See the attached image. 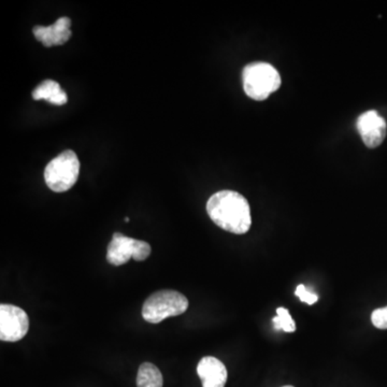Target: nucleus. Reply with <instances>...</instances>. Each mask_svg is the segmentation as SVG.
<instances>
[{"mask_svg":"<svg viewBox=\"0 0 387 387\" xmlns=\"http://www.w3.org/2000/svg\"><path fill=\"white\" fill-rule=\"evenodd\" d=\"M210 219L226 231L244 235L252 225L251 208L246 197L234 190H221L207 202Z\"/></svg>","mask_w":387,"mask_h":387,"instance_id":"f257e3e1","label":"nucleus"},{"mask_svg":"<svg viewBox=\"0 0 387 387\" xmlns=\"http://www.w3.org/2000/svg\"><path fill=\"white\" fill-rule=\"evenodd\" d=\"M242 82L246 95L261 102L277 92L282 85L279 71L268 62H256L246 65L242 70Z\"/></svg>","mask_w":387,"mask_h":387,"instance_id":"f03ea898","label":"nucleus"},{"mask_svg":"<svg viewBox=\"0 0 387 387\" xmlns=\"http://www.w3.org/2000/svg\"><path fill=\"white\" fill-rule=\"evenodd\" d=\"M188 300L183 294L173 290H160L151 295L142 307V317L148 323L158 324L168 317L183 315Z\"/></svg>","mask_w":387,"mask_h":387,"instance_id":"7ed1b4c3","label":"nucleus"},{"mask_svg":"<svg viewBox=\"0 0 387 387\" xmlns=\"http://www.w3.org/2000/svg\"><path fill=\"white\" fill-rule=\"evenodd\" d=\"M79 173L80 162L77 154L71 150L64 151L45 167V183L53 192H67L77 183Z\"/></svg>","mask_w":387,"mask_h":387,"instance_id":"20e7f679","label":"nucleus"},{"mask_svg":"<svg viewBox=\"0 0 387 387\" xmlns=\"http://www.w3.org/2000/svg\"><path fill=\"white\" fill-rule=\"evenodd\" d=\"M152 252L150 244L141 240L127 237L121 232L113 234L112 240L107 249V261L113 266H122L129 259L143 261Z\"/></svg>","mask_w":387,"mask_h":387,"instance_id":"39448f33","label":"nucleus"},{"mask_svg":"<svg viewBox=\"0 0 387 387\" xmlns=\"http://www.w3.org/2000/svg\"><path fill=\"white\" fill-rule=\"evenodd\" d=\"M28 329V315L24 310L13 305H0V340L18 342L26 336Z\"/></svg>","mask_w":387,"mask_h":387,"instance_id":"423d86ee","label":"nucleus"},{"mask_svg":"<svg viewBox=\"0 0 387 387\" xmlns=\"http://www.w3.org/2000/svg\"><path fill=\"white\" fill-rule=\"evenodd\" d=\"M357 129L367 148H378L386 137V121L376 110L367 111L357 120Z\"/></svg>","mask_w":387,"mask_h":387,"instance_id":"0eeeda50","label":"nucleus"},{"mask_svg":"<svg viewBox=\"0 0 387 387\" xmlns=\"http://www.w3.org/2000/svg\"><path fill=\"white\" fill-rule=\"evenodd\" d=\"M71 20L66 16L58 18L50 26L33 27V33L36 39L45 48L65 45L71 37Z\"/></svg>","mask_w":387,"mask_h":387,"instance_id":"6e6552de","label":"nucleus"},{"mask_svg":"<svg viewBox=\"0 0 387 387\" xmlns=\"http://www.w3.org/2000/svg\"><path fill=\"white\" fill-rule=\"evenodd\" d=\"M197 374L202 387H224L227 382V369L219 359L206 356L200 359Z\"/></svg>","mask_w":387,"mask_h":387,"instance_id":"1a4fd4ad","label":"nucleus"},{"mask_svg":"<svg viewBox=\"0 0 387 387\" xmlns=\"http://www.w3.org/2000/svg\"><path fill=\"white\" fill-rule=\"evenodd\" d=\"M33 98L35 100H47L50 104H56V106H62L68 102L66 92L56 81L53 80H45L38 85L33 89Z\"/></svg>","mask_w":387,"mask_h":387,"instance_id":"9d476101","label":"nucleus"},{"mask_svg":"<svg viewBox=\"0 0 387 387\" xmlns=\"http://www.w3.org/2000/svg\"><path fill=\"white\" fill-rule=\"evenodd\" d=\"M164 378L162 372L151 363H143L139 367L137 374L138 387H163Z\"/></svg>","mask_w":387,"mask_h":387,"instance_id":"9b49d317","label":"nucleus"},{"mask_svg":"<svg viewBox=\"0 0 387 387\" xmlns=\"http://www.w3.org/2000/svg\"><path fill=\"white\" fill-rule=\"evenodd\" d=\"M273 323L277 330H284L285 332H294L296 330V323L285 307H278L277 317H273Z\"/></svg>","mask_w":387,"mask_h":387,"instance_id":"f8f14e48","label":"nucleus"},{"mask_svg":"<svg viewBox=\"0 0 387 387\" xmlns=\"http://www.w3.org/2000/svg\"><path fill=\"white\" fill-rule=\"evenodd\" d=\"M371 322L378 329H387V307L374 310L371 315Z\"/></svg>","mask_w":387,"mask_h":387,"instance_id":"ddd939ff","label":"nucleus"},{"mask_svg":"<svg viewBox=\"0 0 387 387\" xmlns=\"http://www.w3.org/2000/svg\"><path fill=\"white\" fill-rule=\"evenodd\" d=\"M295 295H296V296L298 297V298L300 299L302 302L307 303L309 305H315V303L319 300V297H317V295L313 294V293H310L309 290H307V288L303 285V284H300V285L297 286Z\"/></svg>","mask_w":387,"mask_h":387,"instance_id":"4468645a","label":"nucleus"},{"mask_svg":"<svg viewBox=\"0 0 387 387\" xmlns=\"http://www.w3.org/2000/svg\"><path fill=\"white\" fill-rule=\"evenodd\" d=\"M125 222H126V223H129V217H126V219H125Z\"/></svg>","mask_w":387,"mask_h":387,"instance_id":"2eb2a0df","label":"nucleus"},{"mask_svg":"<svg viewBox=\"0 0 387 387\" xmlns=\"http://www.w3.org/2000/svg\"><path fill=\"white\" fill-rule=\"evenodd\" d=\"M283 387H294V386H290V385H288V386H283Z\"/></svg>","mask_w":387,"mask_h":387,"instance_id":"dca6fc26","label":"nucleus"}]
</instances>
